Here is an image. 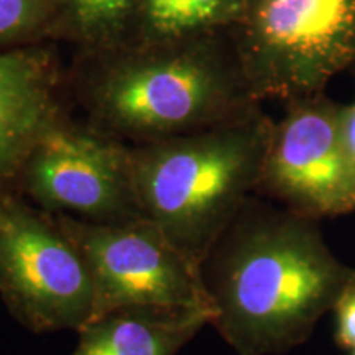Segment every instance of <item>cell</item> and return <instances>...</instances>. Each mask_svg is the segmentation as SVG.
Listing matches in <instances>:
<instances>
[{"mask_svg": "<svg viewBox=\"0 0 355 355\" xmlns=\"http://www.w3.org/2000/svg\"><path fill=\"white\" fill-rule=\"evenodd\" d=\"M349 355H355V350H350V354Z\"/></svg>", "mask_w": 355, "mask_h": 355, "instance_id": "2e32d148", "label": "cell"}, {"mask_svg": "<svg viewBox=\"0 0 355 355\" xmlns=\"http://www.w3.org/2000/svg\"><path fill=\"white\" fill-rule=\"evenodd\" d=\"M13 191L48 214L96 224L144 217L133 188L128 145L64 119L25 158Z\"/></svg>", "mask_w": 355, "mask_h": 355, "instance_id": "52a82bcc", "label": "cell"}, {"mask_svg": "<svg viewBox=\"0 0 355 355\" xmlns=\"http://www.w3.org/2000/svg\"><path fill=\"white\" fill-rule=\"evenodd\" d=\"M211 326L237 355H283L304 344L355 279L321 220L252 196L199 263Z\"/></svg>", "mask_w": 355, "mask_h": 355, "instance_id": "6da1fadb", "label": "cell"}, {"mask_svg": "<svg viewBox=\"0 0 355 355\" xmlns=\"http://www.w3.org/2000/svg\"><path fill=\"white\" fill-rule=\"evenodd\" d=\"M204 326L211 314L117 311L83 326L71 355H176Z\"/></svg>", "mask_w": 355, "mask_h": 355, "instance_id": "30bf717a", "label": "cell"}, {"mask_svg": "<svg viewBox=\"0 0 355 355\" xmlns=\"http://www.w3.org/2000/svg\"><path fill=\"white\" fill-rule=\"evenodd\" d=\"M340 132H343V141L345 155H347L350 170L355 178V101L350 104H343L340 109Z\"/></svg>", "mask_w": 355, "mask_h": 355, "instance_id": "9a60e30c", "label": "cell"}, {"mask_svg": "<svg viewBox=\"0 0 355 355\" xmlns=\"http://www.w3.org/2000/svg\"><path fill=\"white\" fill-rule=\"evenodd\" d=\"M334 314V340L337 347L355 350V279L336 301L331 311Z\"/></svg>", "mask_w": 355, "mask_h": 355, "instance_id": "5bb4252c", "label": "cell"}, {"mask_svg": "<svg viewBox=\"0 0 355 355\" xmlns=\"http://www.w3.org/2000/svg\"><path fill=\"white\" fill-rule=\"evenodd\" d=\"M247 0H139L123 44L191 42L230 32Z\"/></svg>", "mask_w": 355, "mask_h": 355, "instance_id": "8fae6325", "label": "cell"}, {"mask_svg": "<svg viewBox=\"0 0 355 355\" xmlns=\"http://www.w3.org/2000/svg\"><path fill=\"white\" fill-rule=\"evenodd\" d=\"M91 272L92 319L117 311L207 313L212 308L199 266L146 217L96 224L51 214Z\"/></svg>", "mask_w": 355, "mask_h": 355, "instance_id": "5b68a950", "label": "cell"}, {"mask_svg": "<svg viewBox=\"0 0 355 355\" xmlns=\"http://www.w3.org/2000/svg\"><path fill=\"white\" fill-rule=\"evenodd\" d=\"M55 40L53 0H0V51Z\"/></svg>", "mask_w": 355, "mask_h": 355, "instance_id": "4fadbf2b", "label": "cell"}, {"mask_svg": "<svg viewBox=\"0 0 355 355\" xmlns=\"http://www.w3.org/2000/svg\"><path fill=\"white\" fill-rule=\"evenodd\" d=\"M340 109L324 92L285 102V114L273 121L257 196L316 220L355 211Z\"/></svg>", "mask_w": 355, "mask_h": 355, "instance_id": "ba28073f", "label": "cell"}, {"mask_svg": "<svg viewBox=\"0 0 355 355\" xmlns=\"http://www.w3.org/2000/svg\"><path fill=\"white\" fill-rule=\"evenodd\" d=\"M66 87L87 125L128 146L224 125L261 104L229 32L78 55Z\"/></svg>", "mask_w": 355, "mask_h": 355, "instance_id": "7a4b0ae2", "label": "cell"}, {"mask_svg": "<svg viewBox=\"0 0 355 355\" xmlns=\"http://www.w3.org/2000/svg\"><path fill=\"white\" fill-rule=\"evenodd\" d=\"M139 0H53L55 40L91 55L121 46L130 33Z\"/></svg>", "mask_w": 355, "mask_h": 355, "instance_id": "7c38bea8", "label": "cell"}, {"mask_svg": "<svg viewBox=\"0 0 355 355\" xmlns=\"http://www.w3.org/2000/svg\"><path fill=\"white\" fill-rule=\"evenodd\" d=\"M229 33L257 101L319 94L355 64V0H247Z\"/></svg>", "mask_w": 355, "mask_h": 355, "instance_id": "277c9868", "label": "cell"}, {"mask_svg": "<svg viewBox=\"0 0 355 355\" xmlns=\"http://www.w3.org/2000/svg\"><path fill=\"white\" fill-rule=\"evenodd\" d=\"M272 127L260 107L224 125L128 146L141 214L198 266L255 196Z\"/></svg>", "mask_w": 355, "mask_h": 355, "instance_id": "3957f363", "label": "cell"}, {"mask_svg": "<svg viewBox=\"0 0 355 355\" xmlns=\"http://www.w3.org/2000/svg\"><path fill=\"white\" fill-rule=\"evenodd\" d=\"M0 296L33 332L79 331L94 313V283L51 214L0 189Z\"/></svg>", "mask_w": 355, "mask_h": 355, "instance_id": "8992f818", "label": "cell"}, {"mask_svg": "<svg viewBox=\"0 0 355 355\" xmlns=\"http://www.w3.org/2000/svg\"><path fill=\"white\" fill-rule=\"evenodd\" d=\"M61 73L48 43L0 51V189L15 188L35 144L69 115Z\"/></svg>", "mask_w": 355, "mask_h": 355, "instance_id": "9c48e42d", "label": "cell"}]
</instances>
